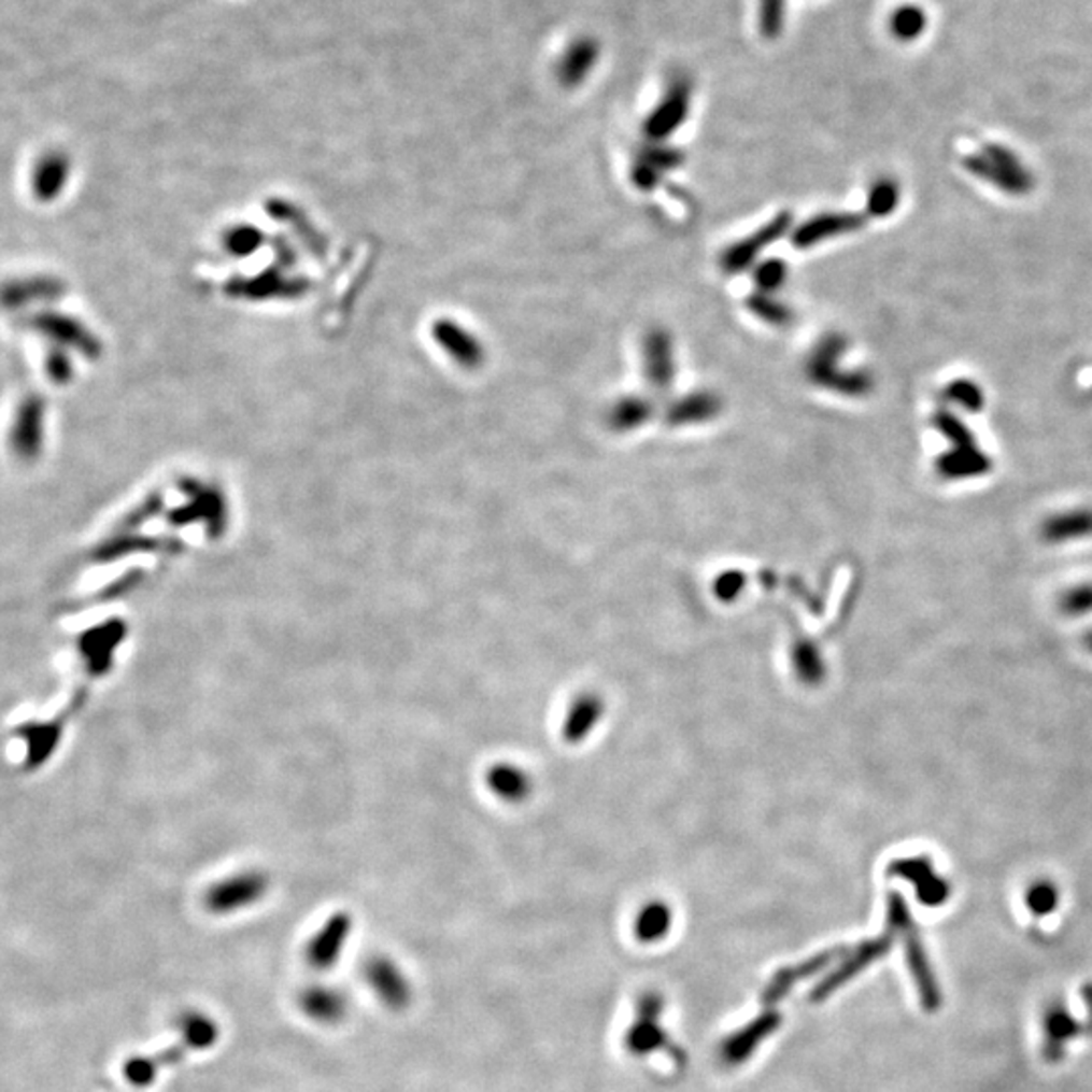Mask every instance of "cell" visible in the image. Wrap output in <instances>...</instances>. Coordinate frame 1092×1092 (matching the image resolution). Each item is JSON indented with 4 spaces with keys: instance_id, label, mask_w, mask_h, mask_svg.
<instances>
[{
    "instance_id": "9a60e30c",
    "label": "cell",
    "mask_w": 1092,
    "mask_h": 1092,
    "mask_svg": "<svg viewBox=\"0 0 1092 1092\" xmlns=\"http://www.w3.org/2000/svg\"><path fill=\"white\" fill-rule=\"evenodd\" d=\"M595 63V45L591 41H583L575 45L561 66V77L567 85H577L583 82L588 69Z\"/></svg>"
},
{
    "instance_id": "5bb4252c",
    "label": "cell",
    "mask_w": 1092,
    "mask_h": 1092,
    "mask_svg": "<svg viewBox=\"0 0 1092 1092\" xmlns=\"http://www.w3.org/2000/svg\"><path fill=\"white\" fill-rule=\"evenodd\" d=\"M900 202V188L894 179H878L866 197L868 217L884 218L896 211Z\"/></svg>"
},
{
    "instance_id": "30bf717a",
    "label": "cell",
    "mask_w": 1092,
    "mask_h": 1092,
    "mask_svg": "<svg viewBox=\"0 0 1092 1092\" xmlns=\"http://www.w3.org/2000/svg\"><path fill=\"white\" fill-rule=\"evenodd\" d=\"M1043 535L1048 542H1064L1092 535V510H1075L1044 522Z\"/></svg>"
},
{
    "instance_id": "7a4b0ae2",
    "label": "cell",
    "mask_w": 1092,
    "mask_h": 1092,
    "mask_svg": "<svg viewBox=\"0 0 1092 1092\" xmlns=\"http://www.w3.org/2000/svg\"><path fill=\"white\" fill-rule=\"evenodd\" d=\"M963 167L983 183H990L997 190L1022 197L1034 188V176L1025 169L1022 158L1002 144H988L981 151L969 154Z\"/></svg>"
},
{
    "instance_id": "5b68a950",
    "label": "cell",
    "mask_w": 1092,
    "mask_h": 1092,
    "mask_svg": "<svg viewBox=\"0 0 1092 1092\" xmlns=\"http://www.w3.org/2000/svg\"><path fill=\"white\" fill-rule=\"evenodd\" d=\"M643 372L655 391L672 387L676 374L673 346L672 338L666 330H652L643 340Z\"/></svg>"
},
{
    "instance_id": "52a82bcc",
    "label": "cell",
    "mask_w": 1092,
    "mask_h": 1092,
    "mask_svg": "<svg viewBox=\"0 0 1092 1092\" xmlns=\"http://www.w3.org/2000/svg\"><path fill=\"white\" fill-rule=\"evenodd\" d=\"M690 94L686 85H673L666 100L660 103L650 119L646 122V134L652 140H664L672 134L689 114Z\"/></svg>"
},
{
    "instance_id": "6da1fadb",
    "label": "cell",
    "mask_w": 1092,
    "mask_h": 1092,
    "mask_svg": "<svg viewBox=\"0 0 1092 1092\" xmlns=\"http://www.w3.org/2000/svg\"><path fill=\"white\" fill-rule=\"evenodd\" d=\"M846 349L848 342L840 335L825 337L807 358V379L813 385L838 395L864 397L873 391V377L866 370H846L838 367Z\"/></svg>"
},
{
    "instance_id": "d6986e66",
    "label": "cell",
    "mask_w": 1092,
    "mask_h": 1092,
    "mask_svg": "<svg viewBox=\"0 0 1092 1092\" xmlns=\"http://www.w3.org/2000/svg\"><path fill=\"white\" fill-rule=\"evenodd\" d=\"M747 303H749V310L755 316L769 322V324H775V326H785L793 318V314H791V310L785 303L769 298L767 294H755V296L749 298Z\"/></svg>"
},
{
    "instance_id": "603a6c76",
    "label": "cell",
    "mask_w": 1092,
    "mask_h": 1092,
    "mask_svg": "<svg viewBox=\"0 0 1092 1092\" xmlns=\"http://www.w3.org/2000/svg\"><path fill=\"white\" fill-rule=\"evenodd\" d=\"M1087 641H1089V648H1091L1092 650V634L1091 636H1089V638H1087Z\"/></svg>"
},
{
    "instance_id": "ffe728a7",
    "label": "cell",
    "mask_w": 1092,
    "mask_h": 1092,
    "mask_svg": "<svg viewBox=\"0 0 1092 1092\" xmlns=\"http://www.w3.org/2000/svg\"><path fill=\"white\" fill-rule=\"evenodd\" d=\"M788 266L781 259H767L755 269V282L763 294L775 292L785 284Z\"/></svg>"
},
{
    "instance_id": "7c38bea8",
    "label": "cell",
    "mask_w": 1092,
    "mask_h": 1092,
    "mask_svg": "<svg viewBox=\"0 0 1092 1092\" xmlns=\"http://www.w3.org/2000/svg\"><path fill=\"white\" fill-rule=\"evenodd\" d=\"M439 338H441L443 346L454 354L464 367L476 369L482 365L484 351H482L480 342L470 335H466L462 328L452 326V324H443V326H439Z\"/></svg>"
},
{
    "instance_id": "9c48e42d",
    "label": "cell",
    "mask_w": 1092,
    "mask_h": 1092,
    "mask_svg": "<svg viewBox=\"0 0 1092 1092\" xmlns=\"http://www.w3.org/2000/svg\"><path fill=\"white\" fill-rule=\"evenodd\" d=\"M680 162H682V152L672 151V148H648L639 154V158L634 165L632 179L641 190H652L660 183L662 174L676 169Z\"/></svg>"
},
{
    "instance_id": "44dd1931",
    "label": "cell",
    "mask_w": 1092,
    "mask_h": 1092,
    "mask_svg": "<svg viewBox=\"0 0 1092 1092\" xmlns=\"http://www.w3.org/2000/svg\"><path fill=\"white\" fill-rule=\"evenodd\" d=\"M306 1009L320 1020H335L344 1011V1002L335 992L310 993Z\"/></svg>"
},
{
    "instance_id": "8992f818",
    "label": "cell",
    "mask_w": 1092,
    "mask_h": 1092,
    "mask_svg": "<svg viewBox=\"0 0 1092 1092\" xmlns=\"http://www.w3.org/2000/svg\"><path fill=\"white\" fill-rule=\"evenodd\" d=\"M990 470H992L990 455L981 452L977 445L951 448L937 459V471L945 480H972L985 476Z\"/></svg>"
},
{
    "instance_id": "7402d4cb",
    "label": "cell",
    "mask_w": 1092,
    "mask_h": 1092,
    "mask_svg": "<svg viewBox=\"0 0 1092 1092\" xmlns=\"http://www.w3.org/2000/svg\"><path fill=\"white\" fill-rule=\"evenodd\" d=\"M1062 607L1068 613H1089L1092 611V587H1078L1070 591L1062 599Z\"/></svg>"
},
{
    "instance_id": "ba28073f",
    "label": "cell",
    "mask_w": 1092,
    "mask_h": 1092,
    "mask_svg": "<svg viewBox=\"0 0 1092 1092\" xmlns=\"http://www.w3.org/2000/svg\"><path fill=\"white\" fill-rule=\"evenodd\" d=\"M721 407H723L721 399L712 393H706V391L690 393L684 399H678L676 403L670 405V409L666 413V421L672 427L705 423V421L717 417L721 413Z\"/></svg>"
},
{
    "instance_id": "4fadbf2b",
    "label": "cell",
    "mask_w": 1092,
    "mask_h": 1092,
    "mask_svg": "<svg viewBox=\"0 0 1092 1092\" xmlns=\"http://www.w3.org/2000/svg\"><path fill=\"white\" fill-rule=\"evenodd\" d=\"M346 928H349V926H346V923L340 919L335 926L326 928V931L320 935L318 939H316L314 945H312V949H310V961H312V965H314V967H318V969H328V967H332V965H335V959L340 955V951H342V942H344V937H346V933H349Z\"/></svg>"
},
{
    "instance_id": "2e32d148",
    "label": "cell",
    "mask_w": 1092,
    "mask_h": 1092,
    "mask_svg": "<svg viewBox=\"0 0 1092 1092\" xmlns=\"http://www.w3.org/2000/svg\"><path fill=\"white\" fill-rule=\"evenodd\" d=\"M933 425L935 429L941 434L951 448H965V445H977L975 441L974 431L963 423V420H959L958 415H953L951 411L941 409L935 413L933 417Z\"/></svg>"
},
{
    "instance_id": "277c9868",
    "label": "cell",
    "mask_w": 1092,
    "mask_h": 1092,
    "mask_svg": "<svg viewBox=\"0 0 1092 1092\" xmlns=\"http://www.w3.org/2000/svg\"><path fill=\"white\" fill-rule=\"evenodd\" d=\"M864 223H866V217L856 215V213H822L818 217L809 218L804 225H799L793 231L791 241L795 247L807 250V247H813V245L824 243L829 239L854 233L864 227Z\"/></svg>"
},
{
    "instance_id": "ac0fdd59",
    "label": "cell",
    "mask_w": 1092,
    "mask_h": 1092,
    "mask_svg": "<svg viewBox=\"0 0 1092 1092\" xmlns=\"http://www.w3.org/2000/svg\"><path fill=\"white\" fill-rule=\"evenodd\" d=\"M926 27V15L914 4L898 6V11L892 15L891 29L903 41H912L923 33Z\"/></svg>"
},
{
    "instance_id": "3957f363",
    "label": "cell",
    "mask_w": 1092,
    "mask_h": 1092,
    "mask_svg": "<svg viewBox=\"0 0 1092 1092\" xmlns=\"http://www.w3.org/2000/svg\"><path fill=\"white\" fill-rule=\"evenodd\" d=\"M791 227V215L790 213H781L777 217L771 218L763 229H758L753 237L749 239H742L739 243H735L733 247H728L723 255V269L728 273H737L742 269L749 268L758 253L763 250H767L771 243H775L777 239L785 236L790 231Z\"/></svg>"
},
{
    "instance_id": "8fae6325",
    "label": "cell",
    "mask_w": 1092,
    "mask_h": 1092,
    "mask_svg": "<svg viewBox=\"0 0 1092 1092\" xmlns=\"http://www.w3.org/2000/svg\"><path fill=\"white\" fill-rule=\"evenodd\" d=\"M652 413H654L652 403L648 399H643V397L634 395V397H625L622 401L613 405L607 421H609V427L613 431L625 434V431L638 429L646 421H650Z\"/></svg>"
},
{
    "instance_id": "e0dca14e",
    "label": "cell",
    "mask_w": 1092,
    "mask_h": 1092,
    "mask_svg": "<svg viewBox=\"0 0 1092 1092\" xmlns=\"http://www.w3.org/2000/svg\"><path fill=\"white\" fill-rule=\"evenodd\" d=\"M945 397L947 401L958 405L961 409L969 411V413H979L983 407H985V397H983V391L969 379H955L951 381L947 388H945Z\"/></svg>"
}]
</instances>
